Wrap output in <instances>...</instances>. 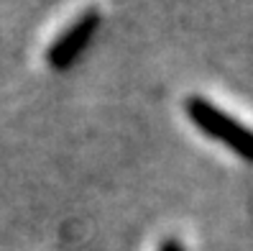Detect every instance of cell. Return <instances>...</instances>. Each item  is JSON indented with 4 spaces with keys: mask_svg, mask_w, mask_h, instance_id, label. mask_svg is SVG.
<instances>
[{
    "mask_svg": "<svg viewBox=\"0 0 253 251\" xmlns=\"http://www.w3.org/2000/svg\"><path fill=\"white\" fill-rule=\"evenodd\" d=\"M184 108H187V115L192 118V123L200 131H205L207 136L222 141L238 156L253 161V131L241 126L235 118L222 113L220 108H215L212 102L205 100V98H187Z\"/></svg>",
    "mask_w": 253,
    "mask_h": 251,
    "instance_id": "obj_1",
    "label": "cell"
},
{
    "mask_svg": "<svg viewBox=\"0 0 253 251\" xmlns=\"http://www.w3.org/2000/svg\"><path fill=\"white\" fill-rule=\"evenodd\" d=\"M97 26H100L97 10L84 13V16H82L77 23H72L67 31L56 39L54 47L46 51L49 67H54V69H67V67H72V62L87 49V44L92 41V36H95V31H97Z\"/></svg>",
    "mask_w": 253,
    "mask_h": 251,
    "instance_id": "obj_2",
    "label": "cell"
},
{
    "mask_svg": "<svg viewBox=\"0 0 253 251\" xmlns=\"http://www.w3.org/2000/svg\"><path fill=\"white\" fill-rule=\"evenodd\" d=\"M159 251H184V249H182V244L176 241V239H167V241L161 244V249H159Z\"/></svg>",
    "mask_w": 253,
    "mask_h": 251,
    "instance_id": "obj_3",
    "label": "cell"
}]
</instances>
